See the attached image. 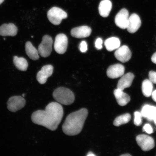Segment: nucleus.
Here are the masks:
<instances>
[{"instance_id": "25", "label": "nucleus", "mask_w": 156, "mask_h": 156, "mask_svg": "<svg viewBox=\"0 0 156 156\" xmlns=\"http://www.w3.org/2000/svg\"><path fill=\"white\" fill-rule=\"evenodd\" d=\"M134 124L136 126H139L142 124V115L141 113L136 112H134Z\"/></svg>"}, {"instance_id": "8", "label": "nucleus", "mask_w": 156, "mask_h": 156, "mask_svg": "<svg viewBox=\"0 0 156 156\" xmlns=\"http://www.w3.org/2000/svg\"><path fill=\"white\" fill-rule=\"evenodd\" d=\"M68 44L67 37L64 34H60L56 36L54 48L57 53L62 54L67 51Z\"/></svg>"}, {"instance_id": "2", "label": "nucleus", "mask_w": 156, "mask_h": 156, "mask_svg": "<svg viewBox=\"0 0 156 156\" xmlns=\"http://www.w3.org/2000/svg\"><path fill=\"white\" fill-rule=\"evenodd\" d=\"M88 114L87 109L83 108L68 115L62 126L64 133L68 136L79 134L82 130Z\"/></svg>"}, {"instance_id": "15", "label": "nucleus", "mask_w": 156, "mask_h": 156, "mask_svg": "<svg viewBox=\"0 0 156 156\" xmlns=\"http://www.w3.org/2000/svg\"><path fill=\"white\" fill-rule=\"evenodd\" d=\"M134 78L133 74L131 73H128L122 75L121 79L119 80L117 85V88L123 90L126 88L130 87Z\"/></svg>"}, {"instance_id": "7", "label": "nucleus", "mask_w": 156, "mask_h": 156, "mask_svg": "<svg viewBox=\"0 0 156 156\" xmlns=\"http://www.w3.org/2000/svg\"><path fill=\"white\" fill-rule=\"evenodd\" d=\"M26 101L23 97L20 96L10 98L7 103L8 110L12 112H17L25 106Z\"/></svg>"}, {"instance_id": "32", "label": "nucleus", "mask_w": 156, "mask_h": 156, "mask_svg": "<svg viewBox=\"0 0 156 156\" xmlns=\"http://www.w3.org/2000/svg\"><path fill=\"white\" fill-rule=\"evenodd\" d=\"M94 156V155H95L93 153H90H90H88V154L87 155V156Z\"/></svg>"}, {"instance_id": "3", "label": "nucleus", "mask_w": 156, "mask_h": 156, "mask_svg": "<svg viewBox=\"0 0 156 156\" xmlns=\"http://www.w3.org/2000/svg\"><path fill=\"white\" fill-rule=\"evenodd\" d=\"M53 97L57 102L60 104L69 105L75 100V96L71 90L64 87L56 89L53 93Z\"/></svg>"}, {"instance_id": "11", "label": "nucleus", "mask_w": 156, "mask_h": 156, "mask_svg": "<svg viewBox=\"0 0 156 156\" xmlns=\"http://www.w3.org/2000/svg\"><path fill=\"white\" fill-rule=\"evenodd\" d=\"M53 70L54 68L51 65H47L43 66L37 74V80L41 84H44L46 83L48 78L52 75Z\"/></svg>"}, {"instance_id": "14", "label": "nucleus", "mask_w": 156, "mask_h": 156, "mask_svg": "<svg viewBox=\"0 0 156 156\" xmlns=\"http://www.w3.org/2000/svg\"><path fill=\"white\" fill-rule=\"evenodd\" d=\"M90 28L87 26H83L76 27L72 29L71 36L77 38L87 37L90 36L91 33Z\"/></svg>"}, {"instance_id": "28", "label": "nucleus", "mask_w": 156, "mask_h": 156, "mask_svg": "<svg viewBox=\"0 0 156 156\" xmlns=\"http://www.w3.org/2000/svg\"><path fill=\"white\" fill-rule=\"evenodd\" d=\"M103 41L100 38H98L95 42V47L97 50H101L102 48Z\"/></svg>"}, {"instance_id": "36", "label": "nucleus", "mask_w": 156, "mask_h": 156, "mask_svg": "<svg viewBox=\"0 0 156 156\" xmlns=\"http://www.w3.org/2000/svg\"><path fill=\"white\" fill-rule=\"evenodd\" d=\"M23 97H25V94H23Z\"/></svg>"}, {"instance_id": "18", "label": "nucleus", "mask_w": 156, "mask_h": 156, "mask_svg": "<svg viewBox=\"0 0 156 156\" xmlns=\"http://www.w3.org/2000/svg\"><path fill=\"white\" fill-rule=\"evenodd\" d=\"M112 8V3L110 0H103L99 6V14L103 17H108Z\"/></svg>"}, {"instance_id": "34", "label": "nucleus", "mask_w": 156, "mask_h": 156, "mask_svg": "<svg viewBox=\"0 0 156 156\" xmlns=\"http://www.w3.org/2000/svg\"><path fill=\"white\" fill-rule=\"evenodd\" d=\"M4 1L5 0H0V5H1Z\"/></svg>"}, {"instance_id": "5", "label": "nucleus", "mask_w": 156, "mask_h": 156, "mask_svg": "<svg viewBox=\"0 0 156 156\" xmlns=\"http://www.w3.org/2000/svg\"><path fill=\"white\" fill-rule=\"evenodd\" d=\"M53 41L51 37L45 35L43 37L41 43L39 45V53L43 57L46 58L50 55L52 51Z\"/></svg>"}, {"instance_id": "12", "label": "nucleus", "mask_w": 156, "mask_h": 156, "mask_svg": "<svg viewBox=\"0 0 156 156\" xmlns=\"http://www.w3.org/2000/svg\"><path fill=\"white\" fill-rule=\"evenodd\" d=\"M125 72L124 66L122 64H117L111 66L107 71V76L111 79H115L122 77Z\"/></svg>"}, {"instance_id": "6", "label": "nucleus", "mask_w": 156, "mask_h": 156, "mask_svg": "<svg viewBox=\"0 0 156 156\" xmlns=\"http://www.w3.org/2000/svg\"><path fill=\"white\" fill-rule=\"evenodd\" d=\"M136 140L138 145L144 151H151L154 147V141L151 136L145 134H140L136 136Z\"/></svg>"}, {"instance_id": "31", "label": "nucleus", "mask_w": 156, "mask_h": 156, "mask_svg": "<svg viewBox=\"0 0 156 156\" xmlns=\"http://www.w3.org/2000/svg\"><path fill=\"white\" fill-rule=\"evenodd\" d=\"M152 98H153V100L156 102V90L153 91L152 94Z\"/></svg>"}, {"instance_id": "22", "label": "nucleus", "mask_w": 156, "mask_h": 156, "mask_svg": "<svg viewBox=\"0 0 156 156\" xmlns=\"http://www.w3.org/2000/svg\"><path fill=\"white\" fill-rule=\"evenodd\" d=\"M13 62L17 69L23 71H27L28 64L25 58L15 56L13 57Z\"/></svg>"}, {"instance_id": "26", "label": "nucleus", "mask_w": 156, "mask_h": 156, "mask_svg": "<svg viewBox=\"0 0 156 156\" xmlns=\"http://www.w3.org/2000/svg\"><path fill=\"white\" fill-rule=\"evenodd\" d=\"M79 48L80 51L83 53L86 52L87 50V45L86 42L85 41L81 42L80 44Z\"/></svg>"}, {"instance_id": "10", "label": "nucleus", "mask_w": 156, "mask_h": 156, "mask_svg": "<svg viewBox=\"0 0 156 156\" xmlns=\"http://www.w3.org/2000/svg\"><path fill=\"white\" fill-rule=\"evenodd\" d=\"M129 18L128 11L125 9H123L116 16L115 23L117 26L120 28L123 29H126Z\"/></svg>"}, {"instance_id": "35", "label": "nucleus", "mask_w": 156, "mask_h": 156, "mask_svg": "<svg viewBox=\"0 0 156 156\" xmlns=\"http://www.w3.org/2000/svg\"><path fill=\"white\" fill-rule=\"evenodd\" d=\"M154 122L155 123V124L156 125V118L154 120Z\"/></svg>"}, {"instance_id": "16", "label": "nucleus", "mask_w": 156, "mask_h": 156, "mask_svg": "<svg viewBox=\"0 0 156 156\" xmlns=\"http://www.w3.org/2000/svg\"><path fill=\"white\" fill-rule=\"evenodd\" d=\"M17 28L12 23L5 24L0 27V35L2 36H15L17 34Z\"/></svg>"}, {"instance_id": "21", "label": "nucleus", "mask_w": 156, "mask_h": 156, "mask_svg": "<svg viewBox=\"0 0 156 156\" xmlns=\"http://www.w3.org/2000/svg\"><path fill=\"white\" fill-rule=\"evenodd\" d=\"M25 50L27 54L30 59L34 60L39 59L38 51L34 47L30 42H27L25 44Z\"/></svg>"}, {"instance_id": "30", "label": "nucleus", "mask_w": 156, "mask_h": 156, "mask_svg": "<svg viewBox=\"0 0 156 156\" xmlns=\"http://www.w3.org/2000/svg\"><path fill=\"white\" fill-rule=\"evenodd\" d=\"M151 61L153 63L156 64V52L152 56Z\"/></svg>"}, {"instance_id": "24", "label": "nucleus", "mask_w": 156, "mask_h": 156, "mask_svg": "<svg viewBox=\"0 0 156 156\" xmlns=\"http://www.w3.org/2000/svg\"><path fill=\"white\" fill-rule=\"evenodd\" d=\"M131 115L129 114H126L119 116L115 119L114 125L115 126H119L122 124L127 123L131 119Z\"/></svg>"}, {"instance_id": "23", "label": "nucleus", "mask_w": 156, "mask_h": 156, "mask_svg": "<svg viewBox=\"0 0 156 156\" xmlns=\"http://www.w3.org/2000/svg\"><path fill=\"white\" fill-rule=\"evenodd\" d=\"M153 84L149 79H146L142 83V89L144 96L149 97L153 93Z\"/></svg>"}, {"instance_id": "20", "label": "nucleus", "mask_w": 156, "mask_h": 156, "mask_svg": "<svg viewBox=\"0 0 156 156\" xmlns=\"http://www.w3.org/2000/svg\"><path fill=\"white\" fill-rule=\"evenodd\" d=\"M105 45L108 51H112L120 47V40L115 37H112L105 41Z\"/></svg>"}, {"instance_id": "1", "label": "nucleus", "mask_w": 156, "mask_h": 156, "mask_svg": "<svg viewBox=\"0 0 156 156\" xmlns=\"http://www.w3.org/2000/svg\"><path fill=\"white\" fill-rule=\"evenodd\" d=\"M63 114L62 105L58 102H52L49 103L44 110H39L33 113L31 119L34 124L54 131L61 122Z\"/></svg>"}, {"instance_id": "29", "label": "nucleus", "mask_w": 156, "mask_h": 156, "mask_svg": "<svg viewBox=\"0 0 156 156\" xmlns=\"http://www.w3.org/2000/svg\"><path fill=\"white\" fill-rule=\"evenodd\" d=\"M143 130L148 134H151L153 132V129L149 124H146L144 126Z\"/></svg>"}, {"instance_id": "19", "label": "nucleus", "mask_w": 156, "mask_h": 156, "mask_svg": "<svg viewBox=\"0 0 156 156\" xmlns=\"http://www.w3.org/2000/svg\"><path fill=\"white\" fill-rule=\"evenodd\" d=\"M141 114L148 120H154L156 118V107L146 105L142 108Z\"/></svg>"}, {"instance_id": "17", "label": "nucleus", "mask_w": 156, "mask_h": 156, "mask_svg": "<svg viewBox=\"0 0 156 156\" xmlns=\"http://www.w3.org/2000/svg\"><path fill=\"white\" fill-rule=\"evenodd\" d=\"M114 94L117 102L120 106H126L130 102V98L129 95L124 93L122 90L118 88L115 89Z\"/></svg>"}, {"instance_id": "27", "label": "nucleus", "mask_w": 156, "mask_h": 156, "mask_svg": "<svg viewBox=\"0 0 156 156\" xmlns=\"http://www.w3.org/2000/svg\"><path fill=\"white\" fill-rule=\"evenodd\" d=\"M149 80L153 83L156 84V72L151 71L149 74Z\"/></svg>"}, {"instance_id": "4", "label": "nucleus", "mask_w": 156, "mask_h": 156, "mask_svg": "<svg viewBox=\"0 0 156 156\" xmlns=\"http://www.w3.org/2000/svg\"><path fill=\"white\" fill-rule=\"evenodd\" d=\"M47 16L48 20L54 25H58L63 19L67 18V13L62 9L57 7H53L48 12Z\"/></svg>"}, {"instance_id": "13", "label": "nucleus", "mask_w": 156, "mask_h": 156, "mask_svg": "<svg viewBox=\"0 0 156 156\" xmlns=\"http://www.w3.org/2000/svg\"><path fill=\"white\" fill-rule=\"evenodd\" d=\"M141 21L138 16L133 13L129 17L126 29L130 34H134L137 31L141 26Z\"/></svg>"}, {"instance_id": "33", "label": "nucleus", "mask_w": 156, "mask_h": 156, "mask_svg": "<svg viewBox=\"0 0 156 156\" xmlns=\"http://www.w3.org/2000/svg\"><path fill=\"white\" fill-rule=\"evenodd\" d=\"M121 156H131V155L129 154H126L122 155Z\"/></svg>"}, {"instance_id": "9", "label": "nucleus", "mask_w": 156, "mask_h": 156, "mask_svg": "<svg viewBox=\"0 0 156 156\" xmlns=\"http://www.w3.org/2000/svg\"><path fill=\"white\" fill-rule=\"evenodd\" d=\"M115 57L122 63H126L132 57V52L127 46H122L117 49L115 52Z\"/></svg>"}]
</instances>
